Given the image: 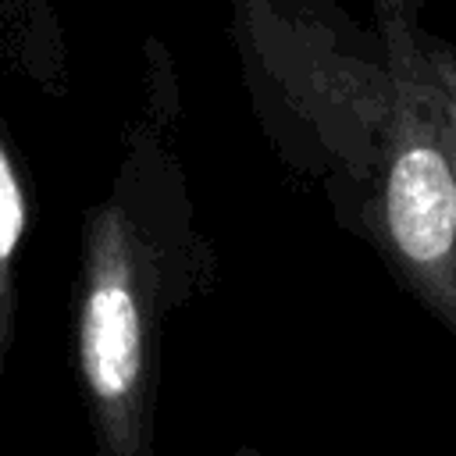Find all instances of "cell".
<instances>
[{
  "instance_id": "6da1fadb",
  "label": "cell",
  "mask_w": 456,
  "mask_h": 456,
  "mask_svg": "<svg viewBox=\"0 0 456 456\" xmlns=\"http://www.w3.org/2000/svg\"><path fill=\"white\" fill-rule=\"evenodd\" d=\"M428 0H374L388 96L370 189L356 228L370 235L399 285L456 338V171L442 132Z\"/></svg>"
},
{
  "instance_id": "7a4b0ae2",
  "label": "cell",
  "mask_w": 456,
  "mask_h": 456,
  "mask_svg": "<svg viewBox=\"0 0 456 456\" xmlns=\"http://www.w3.org/2000/svg\"><path fill=\"white\" fill-rule=\"evenodd\" d=\"M78 353L93 399L110 410L135 399L142 378V306L114 260L96 267L82 299Z\"/></svg>"
},
{
  "instance_id": "3957f363",
  "label": "cell",
  "mask_w": 456,
  "mask_h": 456,
  "mask_svg": "<svg viewBox=\"0 0 456 456\" xmlns=\"http://www.w3.org/2000/svg\"><path fill=\"white\" fill-rule=\"evenodd\" d=\"M25 239V192L7 150L0 146V264H11Z\"/></svg>"
},
{
  "instance_id": "277c9868",
  "label": "cell",
  "mask_w": 456,
  "mask_h": 456,
  "mask_svg": "<svg viewBox=\"0 0 456 456\" xmlns=\"http://www.w3.org/2000/svg\"><path fill=\"white\" fill-rule=\"evenodd\" d=\"M431 64L438 82V107H442V132L456 171V46L442 36H431Z\"/></svg>"
}]
</instances>
